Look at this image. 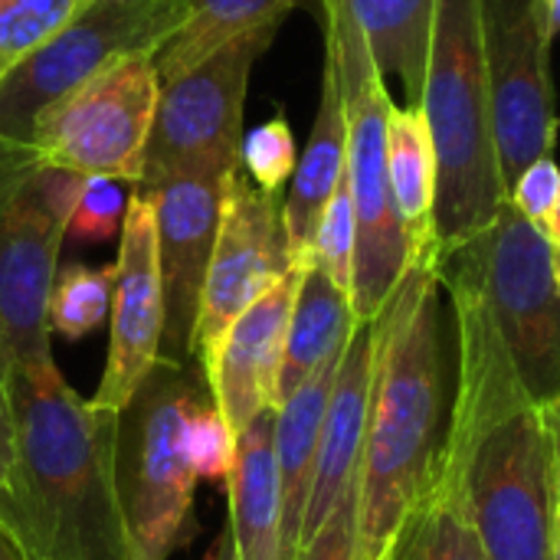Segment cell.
<instances>
[{"label": "cell", "mask_w": 560, "mask_h": 560, "mask_svg": "<svg viewBox=\"0 0 560 560\" xmlns=\"http://www.w3.org/2000/svg\"><path fill=\"white\" fill-rule=\"evenodd\" d=\"M384 560H489L466 502L459 469L443 456L436 459L427 489L404 515Z\"/></svg>", "instance_id": "cell-22"}, {"label": "cell", "mask_w": 560, "mask_h": 560, "mask_svg": "<svg viewBox=\"0 0 560 560\" xmlns=\"http://www.w3.org/2000/svg\"><path fill=\"white\" fill-rule=\"evenodd\" d=\"M453 299L459 384L440 456L459 469L489 560H555V469L545 410L525 394L515 364L479 299L440 266Z\"/></svg>", "instance_id": "cell-1"}, {"label": "cell", "mask_w": 560, "mask_h": 560, "mask_svg": "<svg viewBox=\"0 0 560 560\" xmlns=\"http://www.w3.org/2000/svg\"><path fill=\"white\" fill-rule=\"evenodd\" d=\"M230 174L233 171L223 167H184L151 187H138L151 197L158 220V253L167 312L161 358L190 361L200 289L217 243L223 187Z\"/></svg>", "instance_id": "cell-14"}, {"label": "cell", "mask_w": 560, "mask_h": 560, "mask_svg": "<svg viewBox=\"0 0 560 560\" xmlns=\"http://www.w3.org/2000/svg\"><path fill=\"white\" fill-rule=\"evenodd\" d=\"M161 79L154 52H128L39 112L26 148L49 167L141 184Z\"/></svg>", "instance_id": "cell-9"}, {"label": "cell", "mask_w": 560, "mask_h": 560, "mask_svg": "<svg viewBox=\"0 0 560 560\" xmlns=\"http://www.w3.org/2000/svg\"><path fill=\"white\" fill-rule=\"evenodd\" d=\"M354 325L358 318L351 308V295L341 292L315 262H305L289 315V335L276 384V410L312 374H318L328 361H335L345 351Z\"/></svg>", "instance_id": "cell-21"}, {"label": "cell", "mask_w": 560, "mask_h": 560, "mask_svg": "<svg viewBox=\"0 0 560 560\" xmlns=\"http://www.w3.org/2000/svg\"><path fill=\"white\" fill-rule=\"evenodd\" d=\"M302 266L285 272L269 292H262L226 331L207 384L213 404L226 417L233 436H240L256 413L276 410V384L289 335V315L299 292Z\"/></svg>", "instance_id": "cell-16"}, {"label": "cell", "mask_w": 560, "mask_h": 560, "mask_svg": "<svg viewBox=\"0 0 560 560\" xmlns=\"http://www.w3.org/2000/svg\"><path fill=\"white\" fill-rule=\"evenodd\" d=\"M203 560H220V541H217V545H213V548L203 555Z\"/></svg>", "instance_id": "cell-42"}, {"label": "cell", "mask_w": 560, "mask_h": 560, "mask_svg": "<svg viewBox=\"0 0 560 560\" xmlns=\"http://www.w3.org/2000/svg\"><path fill=\"white\" fill-rule=\"evenodd\" d=\"M217 541H220V560H236V551H233V538H230V532H223Z\"/></svg>", "instance_id": "cell-38"}, {"label": "cell", "mask_w": 560, "mask_h": 560, "mask_svg": "<svg viewBox=\"0 0 560 560\" xmlns=\"http://www.w3.org/2000/svg\"><path fill=\"white\" fill-rule=\"evenodd\" d=\"M479 292L525 394L538 407L560 400V285L551 240L505 203L469 243L436 259Z\"/></svg>", "instance_id": "cell-7"}, {"label": "cell", "mask_w": 560, "mask_h": 560, "mask_svg": "<svg viewBox=\"0 0 560 560\" xmlns=\"http://www.w3.org/2000/svg\"><path fill=\"white\" fill-rule=\"evenodd\" d=\"M121 243L115 259V292H112V345L102 384L92 397L98 410L118 413L135 397L148 371L161 358L164 338V279L158 253V220L154 203L144 190H131Z\"/></svg>", "instance_id": "cell-15"}, {"label": "cell", "mask_w": 560, "mask_h": 560, "mask_svg": "<svg viewBox=\"0 0 560 560\" xmlns=\"http://www.w3.org/2000/svg\"><path fill=\"white\" fill-rule=\"evenodd\" d=\"M341 354L328 361L318 374H312L276 410V463H279V486H282V560L299 558L302 522H305L315 463H318L322 423H325Z\"/></svg>", "instance_id": "cell-20"}, {"label": "cell", "mask_w": 560, "mask_h": 560, "mask_svg": "<svg viewBox=\"0 0 560 560\" xmlns=\"http://www.w3.org/2000/svg\"><path fill=\"white\" fill-rule=\"evenodd\" d=\"M551 33H560V0H551Z\"/></svg>", "instance_id": "cell-39"}, {"label": "cell", "mask_w": 560, "mask_h": 560, "mask_svg": "<svg viewBox=\"0 0 560 560\" xmlns=\"http://www.w3.org/2000/svg\"><path fill=\"white\" fill-rule=\"evenodd\" d=\"M236 560H282V486L276 463V410L266 407L236 436L226 479Z\"/></svg>", "instance_id": "cell-19"}, {"label": "cell", "mask_w": 560, "mask_h": 560, "mask_svg": "<svg viewBox=\"0 0 560 560\" xmlns=\"http://www.w3.org/2000/svg\"><path fill=\"white\" fill-rule=\"evenodd\" d=\"M184 450L197 479H207V482L230 479L233 459H236V436L226 417L220 413V407L213 404V397H207L203 404L190 410L187 427H184Z\"/></svg>", "instance_id": "cell-30"}, {"label": "cell", "mask_w": 560, "mask_h": 560, "mask_svg": "<svg viewBox=\"0 0 560 560\" xmlns=\"http://www.w3.org/2000/svg\"><path fill=\"white\" fill-rule=\"evenodd\" d=\"M184 13L187 0H92L0 79V144H26L43 108L118 56L158 52Z\"/></svg>", "instance_id": "cell-10"}, {"label": "cell", "mask_w": 560, "mask_h": 560, "mask_svg": "<svg viewBox=\"0 0 560 560\" xmlns=\"http://www.w3.org/2000/svg\"><path fill=\"white\" fill-rule=\"evenodd\" d=\"M305 0H187V13L174 36L154 52L161 85L180 79L220 46L256 30H279L289 10Z\"/></svg>", "instance_id": "cell-24"}, {"label": "cell", "mask_w": 560, "mask_h": 560, "mask_svg": "<svg viewBox=\"0 0 560 560\" xmlns=\"http://www.w3.org/2000/svg\"><path fill=\"white\" fill-rule=\"evenodd\" d=\"M348 167V115H345V95L338 82L335 59L325 52V75H322V102L318 115L308 135V144L295 164L289 197L282 200V223L289 236L292 259L299 266L308 262L312 240L318 230V220L338 190Z\"/></svg>", "instance_id": "cell-18"}, {"label": "cell", "mask_w": 560, "mask_h": 560, "mask_svg": "<svg viewBox=\"0 0 560 560\" xmlns=\"http://www.w3.org/2000/svg\"><path fill=\"white\" fill-rule=\"evenodd\" d=\"M555 560H560V512L558 522H555Z\"/></svg>", "instance_id": "cell-41"}, {"label": "cell", "mask_w": 560, "mask_h": 560, "mask_svg": "<svg viewBox=\"0 0 560 560\" xmlns=\"http://www.w3.org/2000/svg\"><path fill=\"white\" fill-rule=\"evenodd\" d=\"M295 560H361V538H358V482L338 502L331 518L308 538Z\"/></svg>", "instance_id": "cell-32"}, {"label": "cell", "mask_w": 560, "mask_h": 560, "mask_svg": "<svg viewBox=\"0 0 560 560\" xmlns=\"http://www.w3.org/2000/svg\"><path fill=\"white\" fill-rule=\"evenodd\" d=\"M131 184L102 174H82L72 213L66 220V240L72 243H105L121 233V220L128 210Z\"/></svg>", "instance_id": "cell-29"}, {"label": "cell", "mask_w": 560, "mask_h": 560, "mask_svg": "<svg viewBox=\"0 0 560 560\" xmlns=\"http://www.w3.org/2000/svg\"><path fill=\"white\" fill-rule=\"evenodd\" d=\"M82 174L0 144V341L13 364L46 361V305Z\"/></svg>", "instance_id": "cell-8"}, {"label": "cell", "mask_w": 560, "mask_h": 560, "mask_svg": "<svg viewBox=\"0 0 560 560\" xmlns=\"http://www.w3.org/2000/svg\"><path fill=\"white\" fill-rule=\"evenodd\" d=\"M10 351L0 341V528L10 532L13 518V469H16V423L10 397Z\"/></svg>", "instance_id": "cell-34"}, {"label": "cell", "mask_w": 560, "mask_h": 560, "mask_svg": "<svg viewBox=\"0 0 560 560\" xmlns=\"http://www.w3.org/2000/svg\"><path fill=\"white\" fill-rule=\"evenodd\" d=\"M545 420H548V433H551V469H555V502L560 512V400L551 407H541Z\"/></svg>", "instance_id": "cell-35"}, {"label": "cell", "mask_w": 560, "mask_h": 560, "mask_svg": "<svg viewBox=\"0 0 560 560\" xmlns=\"http://www.w3.org/2000/svg\"><path fill=\"white\" fill-rule=\"evenodd\" d=\"M377 69L400 75L407 102H420L430 49L433 0H348Z\"/></svg>", "instance_id": "cell-25"}, {"label": "cell", "mask_w": 560, "mask_h": 560, "mask_svg": "<svg viewBox=\"0 0 560 560\" xmlns=\"http://www.w3.org/2000/svg\"><path fill=\"white\" fill-rule=\"evenodd\" d=\"M492 135L505 194L528 164L551 158L558 108L551 82V0H479Z\"/></svg>", "instance_id": "cell-11"}, {"label": "cell", "mask_w": 560, "mask_h": 560, "mask_svg": "<svg viewBox=\"0 0 560 560\" xmlns=\"http://www.w3.org/2000/svg\"><path fill=\"white\" fill-rule=\"evenodd\" d=\"M387 171L397 213L410 240V262L417 256L436 253L433 236V207H436V148L430 121L417 102L390 105L387 118Z\"/></svg>", "instance_id": "cell-23"}, {"label": "cell", "mask_w": 560, "mask_h": 560, "mask_svg": "<svg viewBox=\"0 0 560 560\" xmlns=\"http://www.w3.org/2000/svg\"><path fill=\"white\" fill-rule=\"evenodd\" d=\"M541 230H545V236L551 240V246H560V200H558V207L551 210V217H548V223H545Z\"/></svg>", "instance_id": "cell-37"}, {"label": "cell", "mask_w": 560, "mask_h": 560, "mask_svg": "<svg viewBox=\"0 0 560 560\" xmlns=\"http://www.w3.org/2000/svg\"><path fill=\"white\" fill-rule=\"evenodd\" d=\"M112 292H115V266L72 262L56 269L49 305H46V328L66 341H79L92 335L112 312Z\"/></svg>", "instance_id": "cell-26"}, {"label": "cell", "mask_w": 560, "mask_h": 560, "mask_svg": "<svg viewBox=\"0 0 560 560\" xmlns=\"http://www.w3.org/2000/svg\"><path fill=\"white\" fill-rule=\"evenodd\" d=\"M551 266H555V279L560 285V246H551Z\"/></svg>", "instance_id": "cell-40"}, {"label": "cell", "mask_w": 560, "mask_h": 560, "mask_svg": "<svg viewBox=\"0 0 560 560\" xmlns=\"http://www.w3.org/2000/svg\"><path fill=\"white\" fill-rule=\"evenodd\" d=\"M436 253L417 256L374 318V371L358 472L361 560H384L443 450V299Z\"/></svg>", "instance_id": "cell-3"}, {"label": "cell", "mask_w": 560, "mask_h": 560, "mask_svg": "<svg viewBox=\"0 0 560 560\" xmlns=\"http://www.w3.org/2000/svg\"><path fill=\"white\" fill-rule=\"evenodd\" d=\"M272 36L276 30L236 36L180 79L161 85L138 187H151L184 167L236 171L243 164L240 148L249 72Z\"/></svg>", "instance_id": "cell-12"}, {"label": "cell", "mask_w": 560, "mask_h": 560, "mask_svg": "<svg viewBox=\"0 0 560 560\" xmlns=\"http://www.w3.org/2000/svg\"><path fill=\"white\" fill-rule=\"evenodd\" d=\"M560 200V167L555 164V158H541L535 164L525 167V174L515 180L509 203L518 207L522 217H528L535 226H545L551 210L558 207Z\"/></svg>", "instance_id": "cell-33"}, {"label": "cell", "mask_w": 560, "mask_h": 560, "mask_svg": "<svg viewBox=\"0 0 560 560\" xmlns=\"http://www.w3.org/2000/svg\"><path fill=\"white\" fill-rule=\"evenodd\" d=\"M240 161L259 190L279 194L285 187V180H292L295 164H299V151H295L289 121L282 115H276V118L262 121L259 128H253L249 135H243Z\"/></svg>", "instance_id": "cell-31"}, {"label": "cell", "mask_w": 560, "mask_h": 560, "mask_svg": "<svg viewBox=\"0 0 560 560\" xmlns=\"http://www.w3.org/2000/svg\"><path fill=\"white\" fill-rule=\"evenodd\" d=\"M92 0H0V79Z\"/></svg>", "instance_id": "cell-27"}, {"label": "cell", "mask_w": 560, "mask_h": 560, "mask_svg": "<svg viewBox=\"0 0 560 560\" xmlns=\"http://www.w3.org/2000/svg\"><path fill=\"white\" fill-rule=\"evenodd\" d=\"M354 243H358V220H354V200H351V187H348V174H345L318 220L308 262H315L348 295H351V282H354Z\"/></svg>", "instance_id": "cell-28"}, {"label": "cell", "mask_w": 560, "mask_h": 560, "mask_svg": "<svg viewBox=\"0 0 560 560\" xmlns=\"http://www.w3.org/2000/svg\"><path fill=\"white\" fill-rule=\"evenodd\" d=\"M436 148V259L476 240L509 203L489 102L479 0H433L427 79L417 102Z\"/></svg>", "instance_id": "cell-4"}, {"label": "cell", "mask_w": 560, "mask_h": 560, "mask_svg": "<svg viewBox=\"0 0 560 560\" xmlns=\"http://www.w3.org/2000/svg\"><path fill=\"white\" fill-rule=\"evenodd\" d=\"M16 423L10 535L36 560H128L115 492V413L82 400L56 361L10 368Z\"/></svg>", "instance_id": "cell-2"}, {"label": "cell", "mask_w": 560, "mask_h": 560, "mask_svg": "<svg viewBox=\"0 0 560 560\" xmlns=\"http://www.w3.org/2000/svg\"><path fill=\"white\" fill-rule=\"evenodd\" d=\"M23 558H26V555H23ZM26 560H36V558H26Z\"/></svg>", "instance_id": "cell-43"}, {"label": "cell", "mask_w": 560, "mask_h": 560, "mask_svg": "<svg viewBox=\"0 0 560 560\" xmlns=\"http://www.w3.org/2000/svg\"><path fill=\"white\" fill-rule=\"evenodd\" d=\"M210 394L200 368L158 358L115 413V492L128 560H167L194 538V486L184 427Z\"/></svg>", "instance_id": "cell-5"}, {"label": "cell", "mask_w": 560, "mask_h": 560, "mask_svg": "<svg viewBox=\"0 0 560 560\" xmlns=\"http://www.w3.org/2000/svg\"><path fill=\"white\" fill-rule=\"evenodd\" d=\"M371 371H374V322H358L345 345L331 400L325 410L312 495H308V509L302 522V545L318 535V528L331 518L338 502L358 482L361 456H364V433H368Z\"/></svg>", "instance_id": "cell-17"}, {"label": "cell", "mask_w": 560, "mask_h": 560, "mask_svg": "<svg viewBox=\"0 0 560 560\" xmlns=\"http://www.w3.org/2000/svg\"><path fill=\"white\" fill-rule=\"evenodd\" d=\"M325 52L335 59L348 115V187L354 200L358 243L351 308L358 322H374L387 295L410 266V240L394 203L387 171L390 92L348 0H322Z\"/></svg>", "instance_id": "cell-6"}, {"label": "cell", "mask_w": 560, "mask_h": 560, "mask_svg": "<svg viewBox=\"0 0 560 560\" xmlns=\"http://www.w3.org/2000/svg\"><path fill=\"white\" fill-rule=\"evenodd\" d=\"M0 560H26L23 551H20V545L13 541V535L3 532V528H0Z\"/></svg>", "instance_id": "cell-36"}, {"label": "cell", "mask_w": 560, "mask_h": 560, "mask_svg": "<svg viewBox=\"0 0 560 560\" xmlns=\"http://www.w3.org/2000/svg\"><path fill=\"white\" fill-rule=\"evenodd\" d=\"M295 266L279 194L259 190L240 164L223 187L217 243L194 325L190 361L203 377L213 368L230 325Z\"/></svg>", "instance_id": "cell-13"}]
</instances>
